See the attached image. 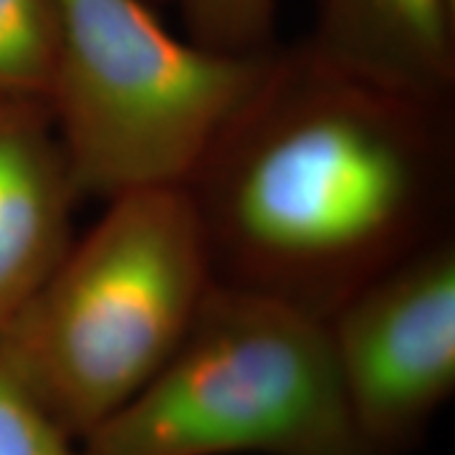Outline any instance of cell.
I'll return each mask as SVG.
<instances>
[{
	"mask_svg": "<svg viewBox=\"0 0 455 455\" xmlns=\"http://www.w3.org/2000/svg\"><path fill=\"white\" fill-rule=\"evenodd\" d=\"M56 3L46 107L82 197L188 188L278 53L180 38L149 0Z\"/></svg>",
	"mask_w": 455,
	"mask_h": 455,
	"instance_id": "4",
	"label": "cell"
},
{
	"mask_svg": "<svg viewBox=\"0 0 455 455\" xmlns=\"http://www.w3.org/2000/svg\"><path fill=\"white\" fill-rule=\"evenodd\" d=\"M79 190L44 101L0 104V337L74 241Z\"/></svg>",
	"mask_w": 455,
	"mask_h": 455,
	"instance_id": "6",
	"label": "cell"
},
{
	"mask_svg": "<svg viewBox=\"0 0 455 455\" xmlns=\"http://www.w3.org/2000/svg\"><path fill=\"white\" fill-rule=\"evenodd\" d=\"M76 455H101V453H94V451H86V448H79Z\"/></svg>",
	"mask_w": 455,
	"mask_h": 455,
	"instance_id": "11",
	"label": "cell"
},
{
	"mask_svg": "<svg viewBox=\"0 0 455 455\" xmlns=\"http://www.w3.org/2000/svg\"><path fill=\"white\" fill-rule=\"evenodd\" d=\"M82 448L101 455H377L326 319L212 283L149 387Z\"/></svg>",
	"mask_w": 455,
	"mask_h": 455,
	"instance_id": "3",
	"label": "cell"
},
{
	"mask_svg": "<svg viewBox=\"0 0 455 455\" xmlns=\"http://www.w3.org/2000/svg\"><path fill=\"white\" fill-rule=\"evenodd\" d=\"M66 435L0 362V455H76Z\"/></svg>",
	"mask_w": 455,
	"mask_h": 455,
	"instance_id": "10",
	"label": "cell"
},
{
	"mask_svg": "<svg viewBox=\"0 0 455 455\" xmlns=\"http://www.w3.org/2000/svg\"><path fill=\"white\" fill-rule=\"evenodd\" d=\"M212 283L185 188L116 196L5 329L0 362L82 448L163 372Z\"/></svg>",
	"mask_w": 455,
	"mask_h": 455,
	"instance_id": "2",
	"label": "cell"
},
{
	"mask_svg": "<svg viewBox=\"0 0 455 455\" xmlns=\"http://www.w3.org/2000/svg\"><path fill=\"white\" fill-rule=\"evenodd\" d=\"M190 38L228 53L274 51L276 0H180Z\"/></svg>",
	"mask_w": 455,
	"mask_h": 455,
	"instance_id": "9",
	"label": "cell"
},
{
	"mask_svg": "<svg viewBox=\"0 0 455 455\" xmlns=\"http://www.w3.org/2000/svg\"><path fill=\"white\" fill-rule=\"evenodd\" d=\"M329 339L359 430L407 455L455 392V243L440 235L352 293Z\"/></svg>",
	"mask_w": 455,
	"mask_h": 455,
	"instance_id": "5",
	"label": "cell"
},
{
	"mask_svg": "<svg viewBox=\"0 0 455 455\" xmlns=\"http://www.w3.org/2000/svg\"><path fill=\"white\" fill-rule=\"evenodd\" d=\"M453 152L451 101L278 51L185 188L215 283L329 319L445 235Z\"/></svg>",
	"mask_w": 455,
	"mask_h": 455,
	"instance_id": "1",
	"label": "cell"
},
{
	"mask_svg": "<svg viewBox=\"0 0 455 455\" xmlns=\"http://www.w3.org/2000/svg\"><path fill=\"white\" fill-rule=\"evenodd\" d=\"M309 46L377 84L451 101L455 0H319Z\"/></svg>",
	"mask_w": 455,
	"mask_h": 455,
	"instance_id": "7",
	"label": "cell"
},
{
	"mask_svg": "<svg viewBox=\"0 0 455 455\" xmlns=\"http://www.w3.org/2000/svg\"><path fill=\"white\" fill-rule=\"evenodd\" d=\"M56 0H0V104H46L56 66Z\"/></svg>",
	"mask_w": 455,
	"mask_h": 455,
	"instance_id": "8",
	"label": "cell"
}]
</instances>
